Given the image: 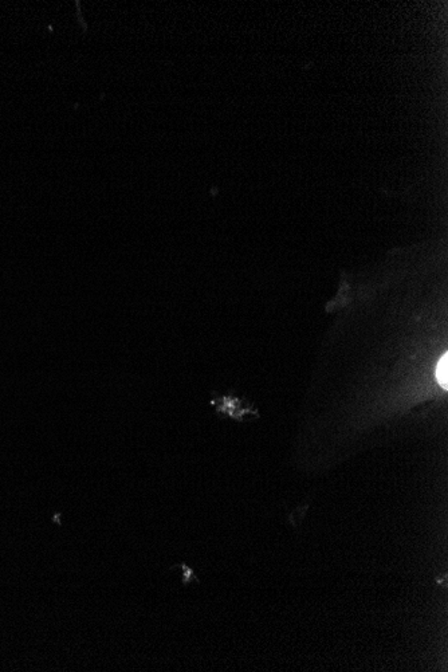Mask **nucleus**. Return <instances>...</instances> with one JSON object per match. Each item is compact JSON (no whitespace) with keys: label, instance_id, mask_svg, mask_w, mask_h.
I'll use <instances>...</instances> for the list:
<instances>
[{"label":"nucleus","instance_id":"1","mask_svg":"<svg viewBox=\"0 0 448 672\" xmlns=\"http://www.w3.org/2000/svg\"><path fill=\"white\" fill-rule=\"evenodd\" d=\"M436 380L439 385L443 388V389H447L448 388V354L445 353L442 356V359L439 360V363L436 365Z\"/></svg>","mask_w":448,"mask_h":672}]
</instances>
